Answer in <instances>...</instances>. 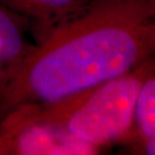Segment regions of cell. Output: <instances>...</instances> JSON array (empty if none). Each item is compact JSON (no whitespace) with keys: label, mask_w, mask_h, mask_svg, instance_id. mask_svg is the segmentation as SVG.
Listing matches in <instances>:
<instances>
[{"label":"cell","mask_w":155,"mask_h":155,"mask_svg":"<svg viewBox=\"0 0 155 155\" xmlns=\"http://www.w3.org/2000/svg\"><path fill=\"white\" fill-rule=\"evenodd\" d=\"M154 75L155 56L81 93L52 104L23 107L101 152L111 144H123L129 137L140 91Z\"/></svg>","instance_id":"cell-2"},{"label":"cell","mask_w":155,"mask_h":155,"mask_svg":"<svg viewBox=\"0 0 155 155\" xmlns=\"http://www.w3.org/2000/svg\"><path fill=\"white\" fill-rule=\"evenodd\" d=\"M100 152L18 107L0 120V155H93Z\"/></svg>","instance_id":"cell-3"},{"label":"cell","mask_w":155,"mask_h":155,"mask_svg":"<svg viewBox=\"0 0 155 155\" xmlns=\"http://www.w3.org/2000/svg\"><path fill=\"white\" fill-rule=\"evenodd\" d=\"M147 1L150 2V5L152 6V7H153V8L155 9V0H147Z\"/></svg>","instance_id":"cell-7"},{"label":"cell","mask_w":155,"mask_h":155,"mask_svg":"<svg viewBox=\"0 0 155 155\" xmlns=\"http://www.w3.org/2000/svg\"><path fill=\"white\" fill-rule=\"evenodd\" d=\"M27 30L20 17L0 5V93L35 47L27 38Z\"/></svg>","instance_id":"cell-5"},{"label":"cell","mask_w":155,"mask_h":155,"mask_svg":"<svg viewBox=\"0 0 155 155\" xmlns=\"http://www.w3.org/2000/svg\"><path fill=\"white\" fill-rule=\"evenodd\" d=\"M154 56L155 9L147 0H93L35 44L0 93V120L92 89Z\"/></svg>","instance_id":"cell-1"},{"label":"cell","mask_w":155,"mask_h":155,"mask_svg":"<svg viewBox=\"0 0 155 155\" xmlns=\"http://www.w3.org/2000/svg\"><path fill=\"white\" fill-rule=\"evenodd\" d=\"M93 0H0L2 5L27 24L36 44L52 31L85 12Z\"/></svg>","instance_id":"cell-4"},{"label":"cell","mask_w":155,"mask_h":155,"mask_svg":"<svg viewBox=\"0 0 155 155\" xmlns=\"http://www.w3.org/2000/svg\"><path fill=\"white\" fill-rule=\"evenodd\" d=\"M123 145L132 154L155 155V75L140 91L132 130Z\"/></svg>","instance_id":"cell-6"}]
</instances>
